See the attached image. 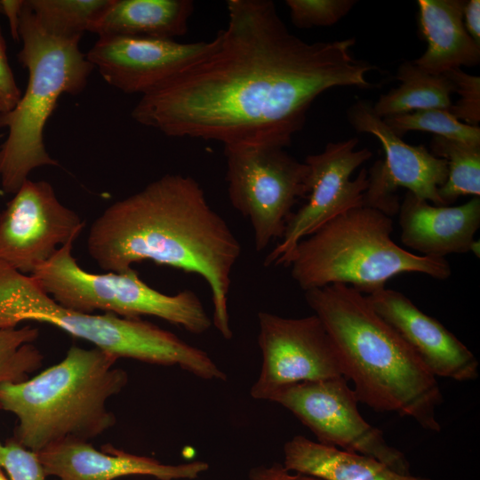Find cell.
Returning a JSON list of instances; mask_svg holds the SVG:
<instances>
[{
  "label": "cell",
  "instance_id": "6da1fadb",
  "mask_svg": "<svg viewBox=\"0 0 480 480\" xmlns=\"http://www.w3.org/2000/svg\"><path fill=\"white\" fill-rule=\"evenodd\" d=\"M226 4L228 25L213 47L141 95L132 111L137 123L224 147L284 148L321 93L372 86L366 75L376 67L355 58V38L308 43L289 31L270 0Z\"/></svg>",
  "mask_w": 480,
  "mask_h": 480
},
{
  "label": "cell",
  "instance_id": "7a4b0ae2",
  "mask_svg": "<svg viewBox=\"0 0 480 480\" xmlns=\"http://www.w3.org/2000/svg\"><path fill=\"white\" fill-rule=\"evenodd\" d=\"M86 246L106 272L152 261L200 276L210 288L212 325L232 338L228 293L242 248L194 178L165 174L111 204L92 223Z\"/></svg>",
  "mask_w": 480,
  "mask_h": 480
},
{
  "label": "cell",
  "instance_id": "3957f363",
  "mask_svg": "<svg viewBox=\"0 0 480 480\" xmlns=\"http://www.w3.org/2000/svg\"><path fill=\"white\" fill-rule=\"evenodd\" d=\"M305 300L332 338L359 403L440 432L443 394L436 378L373 310L366 295L333 284L306 291Z\"/></svg>",
  "mask_w": 480,
  "mask_h": 480
},
{
  "label": "cell",
  "instance_id": "277c9868",
  "mask_svg": "<svg viewBox=\"0 0 480 480\" xmlns=\"http://www.w3.org/2000/svg\"><path fill=\"white\" fill-rule=\"evenodd\" d=\"M118 358L72 346L64 358L28 380L0 384V410L15 415L13 439L38 453L66 440L89 442L112 428L107 407L128 382Z\"/></svg>",
  "mask_w": 480,
  "mask_h": 480
},
{
  "label": "cell",
  "instance_id": "5b68a950",
  "mask_svg": "<svg viewBox=\"0 0 480 480\" xmlns=\"http://www.w3.org/2000/svg\"><path fill=\"white\" fill-rule=\"evenodd\" d=\"M393 220L379 210L359 206L329 220L300 240L286 266L304 292L342 284L372 294L404 273L447 279L452 269L445 258L412 253L391 237Z\"/></svg>",
  "mask_w": 480,
  "mask_h": 480
},
{
  "label": "cell",
  "instance_id": "8992f818",
  "mask_svg": "<svg viewBox=\"0 0 480 480\" xmlns=\"http://www.w3.org/2000/svg\"><path fill=\"white\" fill-rule=\"evenodd\" d=\"M21 49L18 60L28 70V84L14 108L0 114L8 135L0 147L3 191L15 194L36 168L58 166L46 150L44 132L63 93L77 95L86 87L93 66L79 41L47 33L24 1L19 20Z\"/></svg>",
  "mask_w": 480,
  "mask_h": 480
},
{
  "label": "cell",
  "instance_id": "52a82bcc",
  "mask_svg": "<svg viewBox=\"0 0 480 480\" xmlns=\"http://www.w3.org/2000/svg\"><path fill=\"white\" fill-rule=\"evenodd\" d=\"M28 321L55 326L118 359L176 365L207 380L224 377L205 351L174 333L140 318L66 308L47 294L32 276L0 261V329L17 327Z\"/></svg>",
  "mask_w": 480,
  "mask_h": 480
},
{
  "label": "cell",
  "instance_id": "ba28073f",
  "mask_svg": "<svg viewBox=\"0 0 480 480\" xmlns=\"http://www.w3.org/2000/svg\"><path fill=\"white\" fill-rule=\"evenodd\" d=\"M74 242L59 248L30 275L59 304L90 314L100 310L126 318L156 316L193 334H203L212 325L193 291L163 293L146 284L133 268L121 273L88 272L72 255Z\"/></svg>",
  "mask_w": 480,
  "mask_h": 480
},
{
  "label": "cell",
  "instance_id": "9c48e42d",
  "mask_svg": "<svg viewBox=\"0 0 480 480\" xmlns=\"http://www.w3.org/2000/svg\"><path fill=\"white\" fill-rule=\"evenodd\" d=\"M232 206L251 223L256 251L281 239L294 204L308 193L309 169L284 148L224 147Z\"/></svg>",
  "mask_w": 480,
  "mask_h": 480
},
{
  "label": "cell",
  "instance_id": "30bf717a",
  "mask_svg": "<svg viewBox=\"0 0 480 480\" xmlns=\"http://www.w3.org/2000/svg\"><path fill=\"white\" fill-rule=\"evenodd\" d=\"M267 401L292 413L316 442L375 458L399 473L410 474L404 453L360 414L359 401L345 377L284 386L273 391Z\"/></svg>",
  "mask_w": 480,
  "mask_h": 480
},
{
  "label": "cell",
  "instance_id": "8fae6325",
  "mask_svg": "<svg viewBox=\"0 0 480 480\" xmlns=\"http://www.w3.org/2000/svg\"><path fill=\"white\" fill-rule=\"evenodd\" d=\"M356 138L329 142L318 154L309 155L307 202L289 217L283 236L264 260V266H286L287 260L303 238L349 209L364 206L368 172L362 169L356 179L354 171L370 159L368 148L356 149Z\"/></svg>",
  "mask_w": 480,
  "mask_h": 480
},
{
  "label": "cell",
  "instance_id": "7c38bea8",
  "mask_svg": "<svg viewBox=\"0 0 480 480\" xmlns=\"http://www.w3.org/2000/svg\"><path fill=\"white\" fill-rule=\"evenodd\" d=\"M258 324L262 360L252 398L267 401L284 386L344 377L338 350L316 315L293 318L260 311Z\"/></svg>",
  "mask_w": 480,
  "mask_h": 480
},
{
  "label": "cell",
  "instance_id": "4fadbf2b",
  "mask_svg": "<svg viewBox=\"0 0 480 480\" xmlns=\"http://www.w3.org/2000/svg\"><path fill=\"white\" fill-rule=\"evenodd\" d=\"M350 125L358 132L371 133L382 145L385 159L376 161L368 172V186L364 206L391 217L399 211L398 188L434 205H444L438 188L446 181L447 162L434 156L423 145L404 142L377 116L372 104L357 100L347 110Z\"/></svg>",
  "mask_w": 480,
  "mask_h": 480
},
{
  "label": "cell",
  "instance_id": "5bb4252c",
  "mask_svg": "<svg viewBox=\"0 0 480 480\" xmlns=\"http://www.w3.org/2000/svg\"><path fill=\"white\" fill-rule=\"evenodd\" d=\"M84 227L48 181L28 179L0 213V261L31 275Z\"/></svg>",
  "mask_w": 480,
  "mask_h": 480
},
{
  "label": "cell",
  "instance_id": "9a60e30c",
  "mask_svg": "<svg viewBox=\"0 0 480 480\" xmlns=\"http://www.w3.org/2000/svg\"><path fill=\"white\" fill-rule=\"evenodd\" d=\"M209 42L179 43L174 39L135 36H102L86 58L111 86L144 95L206 54Z\"/></svg>",
  "mask_w": 480,
  "mask_h": 480
},
{
  "label": "cell",
  "instance_id": "2e32d148",
  "mask_svg": "<svg viewBox=\"0 0 480 480\" xmlns=\"http://www.w3.org/2000/svg\"><path fill=\"white\" fill-rule=\"evenodd\" d=\"M366 298L373 310L403 338L436 378L459 382L478 378L479 363L470 349L404 294L384 288Z\"/></svg>",
  "mask_w": 480,
  "mask_h": 480
},
{
  "label": "cell",
  "instance_id": "e0dca14e",
  "mask_svg": "<svg viewBox=\"0 0 480 480\" xmlns=\"http://www.w3.org/2000/svg\"><path fill=\"white\" fill-rule=\"evenodd\" d=\"M106 450L98 451L85 441L66 440L37 455L46 476L57 480H115L128 476H149L158 480L196 479L209 468V464L202 460L171 465L111 446Z\"/></svg>",
  "mask_w": 480,
  "mask_h": 480
},
{
  "label": "cell",
  "instance_id": "ac0fdd59",
  "mask_svg": "<svg viewBox=\"0 0 480 480\" xmlns=\"http://www.w3.org/2000/svg\"><path fill=\"white\" fill-rule=\"evenodd\" d=\"M397 213L404 245L420 255L444 258L471 252L480 227V197L439 206L406 192Z\"/></svg>",
  "mask_w": 480,
  "mask_h": 480
},
{
  "label": "cell",
  "instance_id": "d6986e66",
  "mask_svg": "<svg viewBox=\"0 0 480 480\" xmlns=\"http://www.w3.org/2000/svg\"><path fill=\"white\" fill-rule=\"evenodd\" d=\"M419 27L427 49L412 60L432 75H443L461 66L480 62V44L467 32L464 0H419Z\"/></svg>",
  "mask_w": 480,
  "mask_h": 480
},
{
  "label": "cell",
  "instance_id": "ffe728a7",
  "mask_svg": "<svg viewBox=\"0 0 480 480\" xmlns=\"http://www.w3.org/2000/svg\"><path fill=\"white\" fill-rule=\"evenodd\" d=\"M283 466L322 480H430L404 475L380 460L295 436L284 445Z\"/></svg>",
  "mask_w": 480,
  "mask_h": 480
},
{
  "label": "cell",
  "instance_id": "44dd1931",
  "mask_svg": "<svg viewBox=\"0 0 480 480\" xmlns=\"http://www.w3.org/2000/svg\"><path fill=\"white\" fill-rule=\"evenodd\" d=\"M193 11L191 0H110L88 32L173 39L186 34Z\"/></svg>",
  "mask_w": 480,
  "mask_h": 480
},
{
  "label": "cell",
  "instance_id": "7402d4cb",
  "mask_svg": "<svg viewBox=\"0 0 480 480\" xmlns=\"http://www.w3.org/2000/svg\"><path fill=\"white\" fill-rule=\"evenodd\" d=\"M400 85L381 95L372 105L381 118L428 108L449 109L453 84L446 75H432L413 61H404L396 72Z\"/></svg>",
  "mask_w": 480,
  "mask_h": 480
},
{
  "label": "cell",
  "instance_id": "603a6c76",
  "mask_svg": "<svg viewBox=\"0 0 480 480\" xmlns=\"http://www.w3.org/2000/svg\"><path fill=\"white\" fill-rule=\"evenodd\" d=\"M430 149L434 156L447 162V179L438 188L444 205H450L461 196H480V146L435 135Z\"/></svg>",
  "mask_w": 480,
  "mask_h": 480
},
{
  "label": "cell",
  "instance_id": "cb8c5ba5",
  "mask_svg": "<svg viewBox=\"0 0 480 480\" xmlns=\"http://www.w3.org/2000/svg\"><path fill=\"white\" fill-rule=\"evenodd\" d=\"M39 25L50 35L80 41L110 0H28Z\"/></svg>",
  "mask_w": 480,
  "mask_h": 480
},
{
  "label": "cell",
  "instance_id": "d4e9b609",
  "mask_svg": "<svg viewBox=\"0 0 480 480\" xmlns=\"http://www.w3.org/2000/svg\"><path fill=\"white\" fill-rule=\"evenodd\" d=\"M39 330L31 325L0 329V384L28 380L44 356L34 345Z\"/></svg>",
  "mask_w": 480,
  "mask_h": 480
},
{
  "label": "cell",
  "instance_id": "484cf974",
  "mask_svg": "<svg viewBox=\"0 0 480 480\" xmlns=\"http://www.w3.org/2000/svg\"><path fill=\"white\" fill-rule=\"evenodd\" d=\"M382 119L398 136L409 131H420L468 145L480 146L479 126L460 122L449 109H422Z\"/></svg>",
  "mask_w": 480,
  "mask_h": 480
},
{
  "label": "cell",
  "instance_id": "4316f807",
  "mask_svg": "<svg viewBox=\"0 0 480 480\" xmlns=\"http://www.w3.org/2000/svg\"><path fill=\"white\" fill-rule=\"evenodd\" d=\"M356 4L355 0H286L291 20L299 28L337 23Z\"/></svg>",
  "mask_w": 480,
  "mask_h": 480
},
{
  "label": "cell",
  "instance_id": "83f0119b",
  "mask_svg": "<svg viewBox=\"0 0 480 480\" xmlns=\"http://www.w3.org/2000/svg\"><path fill=\"white\" fill-rule=\"evenodd\" d=\"M453 84V92L460 95L449 111L465 124L478 126L480 121V77L468 74L461 68H454L444 73Z\"/></svg>",
  "mask_w": 480,
  "mask_h": 480
},
{
  "label": "cell",
  "instance_id": "f1b7e54d",
  "mask_svg": "<svg viewBox=\"0 0 480 480\" xmlns=\"http://www.w3.org/2000/svg\"><path fill=\"white\" fill-rule=\"evenodd\" d=\"M0 468L10 480H45L46 475L37 453L23 447L13 438L0 442Z\"/></svg>",
  "mask_w": 480,
  "mask_h": 480
},
{
  "label": "cell",
  "instance_id": "f546056e",
  "mask_svg": "<svg viewBox=\"0 0 480 480\" xmlns=\"http://www.w3.org/2000/svg\"><path fill=\"white\" fill-rule=\"evenodd\" d=\"M21 97L9 63L6 44L0 27V114L11 111Z\"/></svg>",
  "mask_w": 480,
  "mask_h": 480
},
{
  "label": "cell",
  "instance_id": "4dcf8cb0",
  "mask_svg": "<svg viewBox=\"0 0 480 480\" xmlns=\"http://www.w3.org/2000/svg\"><path fill=\"white\" fill-rule=\"evenodd\" d=\"M249 480H322L311 476L287 470L283 464L260 465L249 472Z\"/></svg>",
  "mask_w": 480,
  "mask_h": 480
},
{
  "label": "cell",
  "instance_id": "1f68e13d",
  "mask_svg": "<svg viewBox=\"0 0 480 480\" xmlns=\"http://www.w3.org/2000/svg\"><path fill=\"white\" fill-rule=\"evenodd\" d=\"M463 20L467 32L480 44V1H466L463 10Z\"/></svg>",
  "mask_w": 480,
  "mask_h": 480
},
{
  "label": "cell",
  "instance_id": "d6a6232c",
  "mask_svg": "<svg viewBox=\"0 0 480 480\" xmlns=\"http://www.w3.org/2000/svg\"><path fill=\"white\" fill-rule=\"evenodd\" d=\"M24 0H2L0 1V13H4L10 24L12 38L19 40V20Z\"/></svg>",
  "mask_w": 480,
  "mask_h": 480
},
{
  "label": "cell",
  "instance_id": "836d02e7",
  "mask_svg": "<svg viewBox=\"0 0 480 480\" xmlns=\"http://www.w3.org/2000/svg\"><path fill=\"white\" fill-rule=\"evenodd\" d=\"M0 480H9L0 472Z\"/></svg>",
  "mask_w": 480,
  "mask_h": 480
}]
</instances>
